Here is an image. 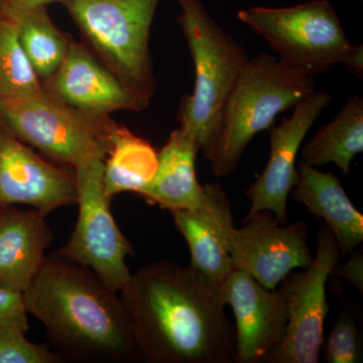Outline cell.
Returning <instances> with one entry per match:
<instances>
[{
  "label": "cell",
  "instance_id": "1",
  "mask_svg": "<svg viewBox=\"0 0 363 363\" xmlns=\"http://www.w3.org/2000/svg\"><path fill=\"white\" fill-rule=\"evenodd\" d=\"M118 295L145 362H235V326L220 285L192 267L150 262L130 274Z\"/></svg>",
  "mask_w": 363,
  "mask_h": 363
},
{
  "label": "cell",
  "instance_id": "2",
  "mask_svg": "<svg viewBox=\"0 0 363 363\" xmlns=\"http://www.w3.org/2000/svg\"><path fill=\"white\" fill-rule=\"evenodd\" d=\"M23 298L26 311L45 325L52 347L65 362L143 360L118 293L89 267L52 252Z\"/></svg>",
  "mask_w": 363,
  "mask_h": 363
},
{
  "label": "cell",
  "instance_id": "3",
  "mask_svg": "<svg viewBox=\"0 0 363 363\" xmlns=\"http://www.w3.org/2000/svg\"><path fill=\"white\" fill-rule=\"evenodd\" d=\"M177 16L195 70L192 94L182 98L177 119L206 157L213 147L227 99L247 65V52L210 16L201 0H176Z\"/></svg>",
  "mask_w": 363,
  "mask_h": 363
},
{
  "label": "cell",
  "instance_id": "4",
  "mask_svg": "<svg viewBox=\"0 0 363 363\" xmlns=\"http://www.w3.org/2000/svg\"><path fill=\"white\" fill-rule=\"evenodd\" d=\"M316 91L314 77L262 52L248 59L227 99L220 130L206 157L217 178L233 174L255 135Z\"/></svg>",
  "mask_w": 363,
  "mask_h": 363
},
{
  "label": "cell",
  "instance_id": "5",
  "mask_svg": "<svg viewBox=\"0 0 363 363\" xmlns=\"http://www.w3.org/2000/svg\"><path fill=\"white\" fill-rule=\"evenodd\" d=\"M0 123L45 159L72 169L104 161L117 125L109 116L82 111L44 89L0 98Z\"/></svg>",
  "mask_w": 363,
  "mask_h": 363
},
{
  "label": "cell",
  "instance_id": "6",
  "mask_svg": "<svg viewBox=\"0 0 363 363\" xmlns=\"http://www.w3.org/2000/svg\"><path fill=\"white\" fill-rule=\"evenodd\" d=\"M82 42L109 70L150 102L157 88L150 30L161 0H59Z\"/></svg>",
  "mask_w": 363,
  "mask_h": 363
},
{
  "label": "cell",
  "instance_id": "7",
  "mask_svg": "<svg viewBox=\"0 0 363 363\" xmlns=\"http://www.w3.org/2000/svg\"><path fill=\"white\" fill-rule=\"evenodd\" d=\"M238 18L264 38L281 61L312 77L345 65L354 48L328 0L253 6L238 11Z\"/></svg>",
  "mask_w": 363,
  "mask_h": 363
},
{
  "label": "cell",
  "instance_id": "8",
  "mask_svg": "<svg viewBox=\"0 0 363 363\" xmlns=\"http://www.w3.org/2000/svg\"><path fill=\"white\" fill-rule=\"evenodd\" d=\"M74 172L78 190V221L70 240L55 252L89 267L118 293L130 279L126 257L133 255V250L111 214L112 198L104 187V161L96 160Z\"/></svg>",
  "mask_w": 363,
  "mask_h": 363
},
{
  "label": "cell",
  "instance_id": "9",
  "mask_svg": "<svg viewBox=\"0 0 363 363\" xmlns=\"http://www.w3.org/2000/svg\"><path fill=\"white\" fill-rule=\"evenodd\" d=\"M330 228L318 230L316 255L304 272H291L279 284L288 324L285 338L267 359L269 363H317L324 342V321L329 311L326 285L340 259Z\"/></svg>",
  "mask_w": 363,
  "mask_h": 363
},
{
  "label": "cell",
  "instance_id": "10",
  "mask_svg": "<svg viewBox=\"0 0 363 363\" xmlns=\"http://www.w3.org/2000/svg\"><path fill=\"white\" fill-rule=\"evenodd\" d=\"M234 228L229 255L234 271L247 272L267 290H276L296 269H307L314 257L307 242L304 221L279 224L267 210L257 212Z\"/></svg>",
  "mask_w": 363,
  "mask_h": 363
},
{
  "label": "cell",
  "instance_id": "11",
  "mask_svg": "<svg viewBox=\"0 0 363 363\" xmlns=\"http://www.w3.org/2000/svg\"><path fill=\"white\" fill-rule=\"evenodd\" d=\"M77 198L74 169L40 157L0 123V212L23 204L48 215Z\"/></svg>",
  "mask_w": 363,
  "mask_h": 363
},
{
  "label": "cell",
  "instance_id": "12",
  "mask_svg": "<svg viewBox=\"0 0 363 363\" xmlns=\"http://www.w3.org/2000/svg\"><path fill=\"white\" fill-rule=\"evenodd\" d=\"M331 100L328 93L315 91L294 107L292 116L269 128V161L245 192L252 204L245 221L257 212L267 210L279 224H288L286 204L298 179L296 161L301 145Z\"/></svg>",
  "mask_w": 363,
  "mask_h": 363
},
{
  "label": "cell",
  "instance_id": "13",
  "mask_svg": "<svg viewBox=\"0 0 363 363\" xmlns=\"http://www.w3.org/2000/svg\"><path fill=\"white\" fill-rule=\"evenodd\" d=\"M220 290L235 318V362H267L286 335L288 313L281 291L267 290L240 271L231 272Z\"/></svg>",
  "mask_w": 363,
  "mask_h": 363
},
{
  "label": "cell",
  "instance_id": "14",
  "mask_svg": "<svg viewBox=\"0 0 363 363\" xmlns=\"http://www.w3.org/2000/svg\"><path fill=\"white\" fill-rule=\"evenodd\" d=\"M40 83L43 89L69 104L100 116L143 111L150 104L124 84L84 43L74 39L58 70Z\"/></svg>",
  "mask_w": 363,
  "mask_h": 363
},
{
  "label": "cell",
  "instance_id": "15",
  "mask_svg": "<svg viewBox=\"0 0 363 363\" xmlns=\"http://www.w3.org/2000/svg\"><path fill=\"white\" fill-rule=\"evenodd\" d=\"M201 204L192 210L172 212L179 233L187 241L190 266L221 285L234 271L229 241L234 227L233 207L219 184L203 185Z\"/></svg>",
  "mask_w": 363,
  "mask_h": 363
},
{
  "label": "cell",
  "instance_id": "16",
  "mask_svg": "<svg viewBox=\"0 0 363 363\" xmlns=\"http://www.w3.org/2000/svg\"><path fill=\"white\" fill-rule=\"evenodd\" d=\"M45 216L16 205L0 212V286L25 292L40 272L54 240Z\"/></svg>",
  "mask_w": 363,
  "mask_h": 363
},
{
  "label": "cell",
  "instance_id": "17",
  "mask_svg": "<svg viewBox=\"0 0 363 363\" xmlns=\"http://www.w3.org/2000/svg\"><path fill=\"white\" fill-rule=\"evenodd\" d=\"M298 179L290 195L310 213L323 219L337 241L341 255H350L363 241V216L351 203L337 177L301 161Z\"/></svg>",
  "mask_w": 363,
  "mask_h": 363
},
{
  "label": "cell",
  "instance_id": "18",
  "mask_svg": "<svg viewBox=\"0 0 363 363\" xmlns=\"http://www.w3.org/2000/svg\"><path fill=\"white\" fill-rule=\"evenodd\" d=\"M199 145L180 128L172 131L157 152L156 173L138 193L143 199L171 212L195 209L201 204L204 187L196 175Z\"/></svg>",
  "mask_w": 363,
  "mask_h": 363
},
{
  "label": "cell",
  "instance_id": "19",
  "mask_svg": "<svg viewBox=\"0 0 363 363\" xmlns=\"http://www.w3.org/2000/svg\"><path fill=\"white\" fill-rule=\"evenodd\" d=\"M363 150V98L354 95L337 116L318 130L301 152L302 161L314 168L335 164L345 175Z\"/></svg>",
  "mask_w": 363,
  "mask_h": 363
},
{
  "label": "cell",
  "instance_id": "20",
  "mask_svg": "<svg viewBox=\"0 0 363 363\" xmlns=\"http://www.w3.org/2000/svg\"><path fill=\"white\" fill-rule=\"evenodd\" d=\"M157 152L147 140L117 123L111 152L104 160V182L107 194L140 192L156 173Z\"/></svg>",
  "mask_w": 363,
  "mask_h": 363
},
{
  "label": "cell",
  "instance_id": "21",
  "mask_svg": "<svg viewBox=\"0 0 363 363\" xmlns=\"http://www.w3.org/2000/svg\"><path fill=\"white\" fill-rule=\"evenodd\" d=\"M16 23L23 51L42 82L62 65L73 38L55 25L47 6L30 9Z\"/></svg>",
  "mask_w": 363,
  "mask_h": 363
},
{
  "label": "cell",
  "instance_id": "22",
  "mask_svg": "<svg viewBox=\"0 0 363 363\" xmlns=\"http://www.w3.org/2000/svg\"><path fill=\"white\" fill-rule=\"evenodd\" d=\"M42 89L21 45L18 23L0 11V98L25 96Z\"/></svg>",
  "mask_w": 363,
  "mask_h": 363
},
{
  "label": "cell",
  "instance_id": "23",
  "mask_svg": "<svg viewBox=\"0 0 363 363\" xmlns=\"http://www.w3.org/2000/svg\"><path fill=\"white\" fill-rule=\"evenodd\" d=\"M362 321L350 309L344 308L332 327L324 344L325 362L357 363L362 362Z\"/></svg>",
  "mask_w": 363,
  "mask_h": 363
},
{
  "label": "cell",
  "instance_id": "24",
  "mask_svg": "<svg viewBox=\"0 0 363 363\" xmlns=\"http://www.w3.org/2000/svg\"><path fill=\"white\" fill-rule=\"evenodd\" d=\"M26 332L0 327V363H62L65 359L47 344L33 343Z\"/></svg>",
  "mask_w": 363,
  "mask_h": 363
},
{
  "label": "cell",
  "instance_id": "25",
  "mask_svg": "<svg viewBox=\"0 0 363 363\" xmlns=\"http://www.w3.org/2000/svg\"><path fill=\"white\" fill-rule=\"evenodd\" d=\"M23 292L0 286V327L26 332L30 328Z\"/></svg>",
  "mask_w": 363,
  "mask_h": 363
},
{
  "label": "cell",
  "instance_id": "26",
  "mask_svg": "<svg viewBox=\"0 0 363 363\" xmlns=\"http://www.w3.org/2000/svg\"><path fill=\"white\" fill-rule=\"evenodd\" d=\"M363 255L362 252H351L350 259L343 264H339L332 269L331 274H336L340 278L345 279L346 281L354 286L363 293Z\"/></svg>",
  "mask_w": 363,
  "mask_h": 363
},
{
  "label": "cell",
  "instance_id": "27",
  "mask_svg": "<svg viewBox=\"0 0 363 363\" xmlns=\"http://www.w3.org/2000/svg\"><path fill=\"white\" fill-rule=\"evenodd\" d=\"M58 1L59 0H0V11L11 20L18 21L35 7L48 6L52 2Z\"/></svg>",
  "mask_w": 363,
  "mask_h": 363
},
{
  "label": "cell",
  "instance_id": "28",
  "mask_svg": "<svg viewBox=\"0 0 363 363\" xmlns=\"http://www.w3.org/2000/svg\"><path fill=\"white\" fill-rule=\"evenodd\" d=\"M346 68L350 69L358 77L363 75V45H354L350 56L345 63Z\"/></svg>",
  "mask_w": 363,
  "mask_h": 363
}]
</instances>
